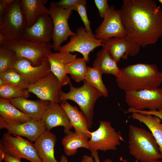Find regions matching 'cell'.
<instances>
[{
    "label": "cell",
    "mask_w": 162,
    "mask_h": 162,
    "mask_svg": "<svg viewBox=\"0 0 162 162\" xmlns=\"http://www.w3.org/2000/svg\"><path fill=\"white\" fill-rule=\"evenodd\" d=\"M120 9L127 36L140 47L162 37V8L153 0H123Z\"/></svg>",
    "instance_id": "6da1fadb"
},
{
    "label": "cell",
    "mask_w": 162,
    "mask_h": 162,
    "mask_svg": "<svg viewBox=\"0 0 162 162\" xmlns=\"http://www.w3.org/2000/svg\"><path fill=\"white\" fill-rule=\"evenodd\" d=\"M121 69V75L116 78V82L125 93L155 89L162 84L161 73L154 64L138 63Z\"/></svg>",
    "instance_id": "7a4b0ae2"
},
{
    "label": "cell",
    "mask_w": 162,
    "mask_h": 162,
    "mask_svg": "<svg viewBox=\"0 0 162 162\" xmlns=\"http://www.w3.org/2000/svg\"><path fill=\"white\" fill-rule=\"evenodd\" d=\"M129 153L141 162H151L162 158L159 145L152 134L130 124L128 130Z\"/></svg>",
    "instance_id": "3957f363"
},
{
    "label": "cell",
    "mask_w": 162,
    "mask_h": 162,
    "mask_svg": "<svg viewBox=\"0 0 162 162\" xmlns=\"http://www.w3.org/2000/svg\"><path fill=\"white\" fill-rule=\"evenodd\" d=\"M82 86L75 87L70 82L69 91L65 93L62 90L60 97L62 102L72 100L79 106L80 111L86 118L89 128L93 123L94 109L97 99L103 94L85 80Z\"/></svg>",
    "instance_id": "277c9868"
},
{
    "label": "cell",
    "mask_w": 162,
    "mask_h": 162,
    "mask_svg": "<svg viewBox=\"0 0 162 162\" xmlns=\"http://www.w3.org/2000/svg\"><path fill=\"white\" fill-rule=\"evenodd\" d=\"M26 27L21 0H15L5 14L0 18V43L22 38Z\"/></svg>",
    "instance_id": "5b68a950"
},
{
    "label": "cell",
    "mask_w": 162,
    "mask_h": 162,
    "mask_svg": "<svg viewBox=\"0 0 162 162\" xmlns=\"http://www.w3.org/2000/svg\"><path fill=\"white\" fill-rule=\"evenodd\" d=\"M0 45L13 50L19 58L28 60L35 66L40 65L52 53V44H40L23 38L3 41Z\"/></svg>",
    "instance_id": "8992f818"
},
{
    "label": "cell",
    "mask_w": 162,
    "mask_h": 162,
    "mask_svg": "<svg viewBox=\"0 0 162 162\" xmlns=\"http://www.w3.org/2000/svg\"><path fill=\"white\" fill-rule=\"evenodd\" d=\"M99 122L98 128L90 132L89 150L91 152L98 150L104 152L116 151L117 146L121 144V141H124L120 132L116 130L109 121H100Z\"/></svg>",
    "instance_id": "52a82bcc"
},
{
    "label": "cell",
    "mask_w": 162,
    "mask_h": 162,
    "mask_svg": "<svg viewBox=\"0 0 162 162\" xmlns=\"http://www.w3.org/2000/svg\"><path fill=\"white\" fill-rule=\"evenodd\" d=\"M48 9L53 24L52 49L59 51L62 44L76 34L70 29L68 23L72 11L63 9L53 2H50Z\"/></svg>",
    "instance_id": "ba28073f"
},
{
    "label": "cell",
    "mask_w": 162,
    "mask_h": 162,
    "mask_svg": "<svg viewBox=\"0 0 162 162\" xmlns=\"http://www.w3.org/2000/svg\"><path fill=\"white\" fill-rule=\"evenodd\" d=\"M13 136L7 132L3 134L0 149L5 153L31 162H43L39 157L34 144L19 136Z\"/></svg>",
    "instance_id": "9c48e42d"
},
{
    "label": "cell",
    "mask_w": 162,
    "mask_h": 162,
    "mask_svg": "<svg viewBox=\"0 0 162 162\" xmlns=\"http://www.w3.org/2000/svg\"><path fill=\"white\" fill-rule=\"evenodd\" d=\"M125 101L137 110H162V88L145 89L125 93Z\"/></svg>",
    "instance_id": "30bf717a"
},
{
    "label": "cell",
    "mask_w": 162,
    "mask_h": 162,
    "mask_svg": "<svg viewBox=\"0 0 162 162\" xmlns=\"http://www.w3.org/2000/svg\"><path fill=\"white\" fill-rule=\"evenodd\" d=\"M104 44V41L92 36L84 28L81 26L78 28L75 35L70 37V41L67 44L61 46L58 51L80 52L86 62H88L90 53L96 48L102 46Z\"/></svg>",
    "instance_id": "8fae6325"
},
{
    "label": "cell",
    "mask_w": 162,
    "mask_h": 162,
    "mask_svg": "<svg viewBox=\"0 0 162 162\" xmlns=\"http://www.w3.org/2000/svg\"><path fill=\"white\" fill-rule=\"evenodd\" d=\"M100 25L95 29L94 38L104 41L114 38L127 36L121 18L120 9L110 6Z\"/></svg>",
    "instance_id": "7c38bea8"
},
{
    "label": "cell",
    "mask_w": 162,
    "mask_h": 162,
    "mask_svg": "<svg viewBox=\"0 0 162 162\" xmlns=\"http://www.w3.org/2000/svg\"><path fill=\"white\" fill-rule=\"evenodd\" d=\"M62 86L57 77L51 72L26 89L29 93L35 94L40 99L52 103L62 102L60 93Z\"/></svg>",
    "instance_id": "4fadbf2b"
},
{
    "label": "cell",
    "mask_w": 162,
    "mask_h": 162,
    "mask_svg": "<svg viewBox=\"0 0 162 162\" xmlns=\"http://www.w3.org/2000/svg\"><path fill=\"white\" fill-rule=\"evenodd\" d=\"M53 24L49 15L40 16L32 26L26 27L22 38L32 42L46 44L52 39Z\"/></svg>",
    "instance_id": "5bb4252c"
},
{
    "label": "cell",
    "mask_w": 162,
    "mask_h": 162,
    "mask_svg": "<svg viewBox=\"0 0 162 162\" xmlns=\"http://www.w3.org/2000/svg\"><path fill=\"white\" fill-rule=\"evenodd\" d=\"M5 129L9 134L27 138L32 142L35 141L46 130L45 124L42 119L32 118L26 122L18 124L6 123L0 117V129Z\"/></svg>",
    "instance_id": "9a60e30c"
},
{
    "label": "cell",
    "mask_w": 162,
    "mask_h": 162,
    "mask_svg": "<svg viewBox=\"0 0 162 162\" xmlns=\"http://www.w3.org/2000/svg\"><path fill=\"white\" fill-rule=\"evenodd\" d=\"M104 43L103 48L108 50L117 63L122 58L127 59L128 56H135L139 53L140 48L127 36L112 38L104 41Z\"/></svg>",
    "instance_id": "2e32d148"
},
{
    "label": "cell",
    "mask_w": 162,
    "mask_h": 162,
    "mask_svg": "<svg viewBox=\"0 0 162 162\" xmlns=\"http://www.w3.org/2000/svg\"><path fill=\"white\" fill-rule=\"evenodd\" d=\"M13 68L20 73L28 83L33 84L51 72L48 59L39 66H33L28 60L18 57Z\"/></svg>",
    "instance_id": "e0dca14e"
},
{
    "label": "cell",
    "mask_w": 162,
    "mask_h": 162,
    "mask_svg": "<svg viewBox=\"0 0 162 162\" xmlns=\"http://www.w3.org/2000/svg\"><path fill=\"white\" fill-rule=\"evenodd\" d=\"M41 119L48 131H50L53 128L62 126L63 127L64 133L66 134L73 127L65 110L59 103H51Z\"/></svg>",
    "instance_id": "ac0fdd59"
},
{
    "label": "cell",
    "mask_w": 162,
    "mask_h": 162,
    "mask_svg": "<svg viewBox=\"0 0 162 162\" xmlns=\"http://www.w3.org/2000/svg\"><path fill=\"white\" fill-rule=\"evenodd\" d=\"M77 56L76 54L59 52H52L48 57L51 72L57 77L62 86L70 82L65 70V66L76 58Z\"/></svg>",
    "instance_id": "d6986e66"
},
{
    "label": "cell",
    "mask_w": 162,
    "mask_h": 162,
    "mask_svg": "<svg viewBox=\"0 0 162 162\" xmlns=\"http://www.w3.org/2000/svg\"><path fill=\"white\" fill-rule=\"evenodd\" d=\"M10 103L20 111L32 118L41 119L51 103L49 101L41 100H32L23 97L9 100Z\"/></svg>",
    "instance_id": "ffe728a7"
},
{
    "label": "cell",
    "mask_w": 162,
    "mask_h": 162,
    "mask_svg": "<svg viewBox=\"0 0 162 162\" xmlns=\"http://www.w3.org/2000/svg\"><path fill=\"white\" fill-rule=\"evenodd\" d=\"M56 140L54 134L46 130L34 141V144L36 151L43 162H58L54 155Z\"/></svg>",
    "instance_id": "44dd1931"
},
{
    "label": "cell",
    "mask_w": 162,
    "mask_h": 162,
    "mask_svg": "<svg viewBox=\"0 0 162 162\" xmlns=\"http://www.w3.org/2000/svg\"><path fill=\"white\" fill-rule=\"evenodd\" d=\"M60 104L66 112L75 132L90 139V131L88 122L82 112L76 107L71 105L67 101H63Z\"/></svg>",
    "instance_id": "7402d4cb"
},
{
    "label": "cell",
    "mask_w": 162,
    "mask_h": 162,
    "mask_svg": "<svg viewBox=\"0 0 162 162\" xmlns=\"http://www.w3.org/2000/svg\"><path fill=\"white\" fill-rule=\"evenodd\" d=\"M47 2L42 0H21L27 27L33 25L41 16L49 15L48 9L45 6Z\"/></svg>",
    "instance_id": "603a6c76"
},
{
    "label": "cell",
    "mask_w": 162,
    "mask_h": 162,
    "mask_svg": "<svg viewBox=\"0 0 162 162\" xmlns=\"http://www.w3.org/2000/svg\"><path fill=\"white\" fill-rule=\"evenodd\" d=\"M0 116L5 122L10 124H21L32 119L17 108L9 100L1 98Z\"/></svg>",
    "instance_id": "cb8c5ba5"
},
{
    "label": "cell",
    "mask_w": 162,
    "mask_h": 162,
    "mask_svg": "<svg viewBox=\"0 0 162 162\" xmlns=\"http://www.w3.org/2000/svg\"><path fill=\"white\" fill-rule=\"evenodd\" d=\"M117 63L109 51L103 48L97 53L96 57L93 62L92 67L102 74H112L117 78L121 74V69L118 67Z\"/></svg>",
    "instance_id": "d4e9b609"
},
{
    "label": "cell",
    "mask_w": 162,
    "mask_h": 162,
    "mask_svg": "<svg viewBox=\"0 0 162 162\" xmlns=\"http://www.w3.org/2000/svg\"><path fill=\"white\" fill-rule=\"evenodd\" d=\"M89 139L85 135L70 131L61 140L64 153L67 156H70L75 154L79 148L89 149Z\"/></svg>",
    "instance_id": "484cf974"
},
{
    "label": "cell",
    "mask_w": 162,
    "mask_h": 162,
    "mask_svg": "<svg viewBox=\"0 0 162 162\" xmlns=\"http://www.w3.org/2000/svg\"><path fill=\"white\" fill-rule=\"evenodd\" d=\"M131 116L134 119L144 124L150 130L159 145L162 157V120L156 116L137 112L133 113Z\"/></svg>",
    "instance_id": "4316f807"
},
{
    "label": "cell",
    "mask_w": 162,
    "mask_h": 162,
    "mask_svg": "<svg viewBox=\"0 0 162 162\" xmlns=\"http://www.w3.org/2000/svg\"><path fill=\"white\" fill-rule=\"evenodd\" d=\"M86 61L83 58H75L65 67L67 74H70L76 82H80L85 80L87 67Z\"/></svg>",
    "instance_id": "83f0119b"
},
{
    "label": "cell",
    "mask_w": 162,
    "mask_h": 162,
    "mask_svg": "<svg viewBox=\"0 0 162 162\" xmlns=\"http://www.w3.org/2000/svg\"><path fill=\"white\" fill-rule=\"evenodd\" d=\"M103 74L94 68L87 67L85 80L101 93L105 98L108 95V91L102 78Z\"/></svg>",
    "instance_id": "f1b7e54d"
},
{
    "label": "cell",
    "mask_w": 162,
    "mask_h": 162,
    "mask_svg": "<svg viewBox=\"0 0 162 162\" xmlns=\"http://www.w3.org/2000/svg\"><path fill=\"white\" fill-rule=\"evenodd\" d=\"M0 77L6 83L22 88L27 89L30 85L24 77L13 68H9L0 74Z\"/></svg>",
    "instance_id": "f546056e"
},
{
    "label": "cell",
    "mask_w": 162,
    "mask_h": 162,
    "mask_svg": "<svg viewBox=\"0 0 162 162\" xmlns=\"http://www.w3.org/2000/svg\"><path fill=\"white\" fill-rule=\"evenodd\" d=\"M30 96V93L26 89L7 83L0 86L1 98L10 100L19 97L27 98Z\"/></svg>",
    "instance_id": "4dcf8cb0"
},
{
    "label": "cell",
    "mask_w": 162,
    "mask_h": 162,
    "mask_svg": "<svg viewBox=\"0 0 162 162\" xmlns=\"http://www.w3.org/2000/svg\"><path fill=\"white\" fill-rule=\"evenodd\" d=\"M18 57L13 50L0 45V74L13 68Z\"/></svg>",
    "instance_id": "1f68e13d"
},
{
    "label": "cell",
    "mask_w": 162,
    "mask_h": 162,
    "mask_svg": "<svg viewBox=\"0 0 162 162\" xmlns=\"http://www.w3.org/2000/svg\"><path fill=\"white\" fill-rule=\"evenodd\" d=\"M87 1L83 0V1L78 6L76 10L78 12L80 19L83 22L86 31L92 36L94 38V34L93 33L90 26V21L88 17L86 7Z\"/></svg>",
    "instance_id": "d6a6232c"
},
{
    "label": "cell",
    "mask_w": 162,
    "mask_h": 162,
    "mask_svg": "<svg viewBox=\"0 0 162 162\" xmlns=\"http://www.w3.org/2000/svg\"><path fill=\"white\" fill-rule=\"evenodd\" d=\"M83 0H61L56 2V4L63 9L76 10L78 5L82 3Z\"/></svg>",
    "instance_id": "836d02e7"
},
{
    "label": "cell",
    "mask_w": 162,
    "mask_h": 162,
    "mask_svg": "<svg viewBox=\"0 0 162 162\" xmlns=\"http://www.w3.org/2000/svg\"><path fill=\"white\" fill-rule=\"evenodd\" d=\"M94 2L97 7L100 17L104 18L110 6L107 0H94Z\"/></svg>",
    "instance_id": "e575fe53"
},
{
    "label": "cell",
    "mask_w": 162,
    "mask_h": 162,
    "mask_svg": "<svg viewBox=\"0 0 162 162\" xmlns=\"http://www.w3.org/2000/svg\"><path fill=\"white\" fill-rule=\"evenodd\" d=\"M14 0H0V18L2 17L5 14Z\"/></svg>",
    "instance_id": "d590c367"
},
{
    "label": "cell",
    "mask_w": 162,
    "mask_h": 162,
    "mask_svg": "<svg viewBox=\"0 0 162 162\" xmlns=\"http://www.w3.org/2000/svg\"><path fill=\"white\" fill-rule=\"evenodd\" d=\"M130 113L137 112L144 114L151 115L157 116L162 121V110L160 111H151L146 110L139 111L136 110L133 108L130 110Z\"/></svg>",
    "instance_id": "8d00e7d4"
},
{
    "label": "cell",
    "mask_w": 162,
    "mask_h": 162,
    "mask_svg": "<svg viewBox=\"0 0 162 162\" xmlns=\"http://www.w3.org/2000/svg\"><path fill=\"white\" fill-rule=\"evenodd\" d=\"M3 160L4 162H21L20 159L12 156L6 153L5 154Z\"/></svg>",
    "instance_id": "74e56055"
},
{
    "label": "cell",
    "mask_w": 162,
    "mask_h": 162,
    "mask_svg": "<svg viewBox=\"0 0 162 162\" xmlns=\"http://www.w3.org/2000/svg\"><path fill=\"white\" fill-rule=\"evenodd\" d=\"M80 162H95L93 157L91 156L85 155L82 157Z\"/></svg>",
    "instance_id": "f35d334b"
},
{
    "label": "cell",
    "mask_w": 162,
    "mask_h": 162,
    "mask_svg": "<svg viewBox=\"0 0 162 162\" xmlns=\"http://www.w3.org/2000/svg\"><path fill=\"white\" fill-rule=\"evenodd\" d=\"M91 154L94 158L95 162H100L98 151L92 152Z\"/></svg>",
    "instance_id": "ab89813d"
},
{
    "label": "cell",
    "mask_w": 162,
    "mask_h": 162,
    "mask_svg": "<svg viewBox=\"0 0 162 162\" xmlns=\"http://www.w3.org/2000/svg\"><path fill=\"white\" fill-rule=\"evenodd\" d=\"M59 162H68V160L64 155H62L61 156L60 160Z\"/></svg>",
    "instance_id": "60d3db41"
},
{
    "label": "cell",
    "mask_w": 162,
    "mask_h": 162,
    "mask_svg": "<svg viewBox=\"0 0 162 162\" xmlns=\"http://www.w3.org/2000/svg\"><path fill=\"white\" fill-rule=\"evenodd\" d=\"M5 154L4 152L0 149V162H2L3 159Z\"/></svg>",
    "instance_id": "b9f144b4"
},
{
    "label": "cell",
    "mask_w": 162,
    "mask_h": 162,
    "mask_svg": "<svg viewBox=\"0 0 162 162\" xmlns=\"http://www.w3.org/2000/svg\"><path fill=\"white\" fill-rule=\"evenodd\" d=\"M6 83L4 80L1 78L0 77V86H2Z\"/></svg>",
    "instance_id": "7bdbcfd3"
},
{
    "label": "cell",
    "mask_w": 162,
    "mask_h": 162,
    "mask_svg": "<svg viewBox=\"0 0 162 162\" xmlns=\"http://www.w3.org/2000/svg\"><path fill=\"white\" fill-rule=\"evenodd\" d=\"M103 162H112V161L110 159H106Z\"/></svg>",
    "instance_id": "ee69618b"
},
{
    "label": "cell",
    "mask_w": 162,
    "mask_h": 162,
    "mask_svg": "<svg viewBox=\"0 0 162 162\" xmlns=\"http://www.w3.org/2000/svg\"><path fill=\"white\" fill-rule=\"evenodd\" d=\"M151 162H162V161L157 160L152 161Z\"/></svg>",
    "instance_id": "f6af8a7d"
},
{
    "label": "cell",
    "mask_w": 162,
    "mask_h": 162,
    "mask_svg": "<svg viewBox=\"0 0 162 162\" xmlns=\"http://www.w3.org/2000/svg\"><path fill=\"white\" fill-rule=\"evenodd\" d=\"M158 2L161 4H162V0H159Z\"/></svg>",
    "instance_id": "bcb514c9"
},
{
    "label": "cell",
    "mask_w": 162,
    "mask_h": 162,
    "mask_svg": "<svg viewBox=\"0 0 162 162\" xmlns=\"http://www.w3.org/2000/svg\"><path fill=\"white\" fill-rule=\"evenodd\" d=\"M161 73V81H162V71Z\"/></svg>",
    "instance_id": "7dc6e473"
}]
</instances>
